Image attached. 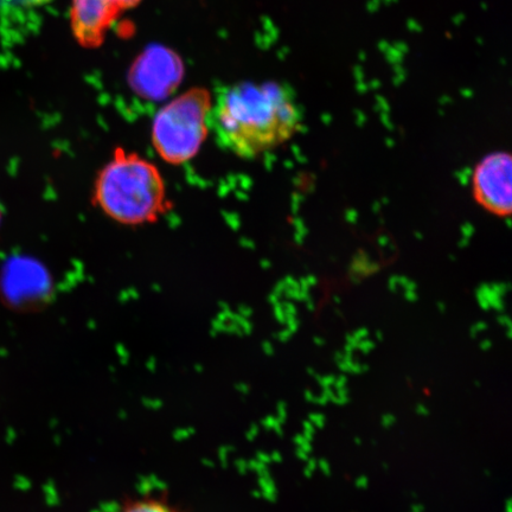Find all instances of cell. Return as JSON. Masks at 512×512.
<instances>
[{
    "label": "cell",
    "mask_w": 512,
    "mask_h": 512,
    "mask_svg": "<svg viewBox=\"0 0 512 512\" xmlns=\"http://www.w3.org/2000/svg\"><path fill=\"white\" fill-rule=\"evenodd\" d=\"M303 120V107L291 86L245 81L221 89L211 106L209 127L223 150L255 159L290 142Z\"/></svg>",
    "instance_id": "obj_1"
},
{
    "label": "cell",
    "mask_w": 512,
    "mask_h": 512,
    "mask_svg": "<svg viewBox=\"0 0 512 512\" xmlns=\"http://www.w3.org/2000/svg\"><path fill=\"white\" fill-rule=\"evenodd\" d=\"M93 200L108 217L126 226L156 222L170 207L157 166L124 149L115 150L99 172Z\"/></svg>",
    "instance_id": "obj_2"
},
{
    "label": "cell",
    "mask_w": 512,
    "mask_h": 512,
    "mask_svg": "<svg viewBox=\"0 0 512 512\" xmlns=\"http://www.w3.org/2000/svg\"><path fill=\"white\" fill-rule=\"evenodd\" d=\"M213 98L206 88H192L160 108L153 119L152 145L164 162L181 165L200 151L210 132Z\"/></svg>",
    "instance_id": "obj_3"
},
{
    "label": "cell",
    "mask_w": 512,
    "mask_h": 512,
    "mask_svg": "<svg viewBox=\"0 0 512 512\" xmlns=\"http://www.w3.org/2000/svg\"><path fill=\"white\" fill-rule=\"evenodd\" d=\"M183 75V63L175 51L151 47L134 61L128 81L133 91L142 98L160 100L176 91Z\"/></svg>",
    "instance_id": "obj_4"
},
{
    "label": "cell",
    "mask_w": 512,
    "mask_h": 512,
    "mask_svg": "<svg viewBox=\"0 0 512 512\" xmlns=\"http://www.w3.org/2000/svg\"><path fill=\"white\" fill-rule=\"evenodd\" d=\"M511 172L512 162L507 152L491 153L473 171L475 200L485 210L499 217L511 213Z\"/></svg>",
    "instance_id": "obj_5"
},
{
    "label": "cell",
    "mask_w": 512,
    "mask_h": 512,
    "mask_svg": "<svg viewBox=\"0 0 512 512\" xmlns=\"http://www.w3.org/2000/svg\"><path fill=\"white\" fill-rule=\"evenodd\" d=\"M123 14L112 0H72L70 27L75 40L83 48H99Z\"/></svg>",
    "instance_id": "obj_6"
},
{
    "label": "cell",
    "mask_w": 512,
    "mask_h": 512,
    "mask_svg": "<svg viewBox=\"0 0 512 512\" xmlns=\"http://www.w3.org/2000/svg\"><path fill=\"white\" fill-rule=\"evenodd\" d=\"M336 367L343 375H362L369 370L367 363L358 361L355 355L347 354L344 351H336L334 355Z\"/></svg>",
    "instance_id": "obj_7"
},
{
    "label": "cell",
    "mask_w": 512,
    "mask_h": 512,
    "mask_svg": "<svg viewBox=\"0 0 512 512\" xmlns=\"http://www.w3.org/2000/svg\"><path fill=\"white\" fill-rule=\"evenodd\" d=\"M119 512H178L168 503L156 498H144L125 505Z\"/></svg>",
    "instance_id": "obj_8"
},
{
    "label": "cell",
    "mask_w": 512,
    "mask_h": 512,
    "mask_svg": "<svg viewBox=\"0 0 512 512\" xmlns=\"http://www.w3.org/2000/svg\"><path fill=\"white\" fill-rule=\"evenodd\" d=\"M369 337V332L367 329L357 330L352 332V334L348 335L345 338L344 352L347 354L355 355L357 344Z\"/></svg>",
    "instance_id": "obj_9"
},
{
    "label": "cell",
    "mask_w": 512,
    "mask_h": 512,
    "mask_svg": "<svg viewBox=\"0 0 512 512\" xmlns=\"http://www.w3.org/2000/svg\"><path fill=\"white\" fill-rule=\"evenodd\" d=\"M304 400L306 402L311 403V405L324 407L326 405H329V399L328 396L323 392V390H320L319 393L313 392L312 389H305L304 390Z\"/></svg>",
    "instance_id": "obj_10"
},
{
    "label": "cell",
    "mask_w": 512,
    "mask_h": 512,
    "mask_svg": "<svg viewBox=\"0 0 512 512\" xmlns=\"http://www.w3.org/2000/svg\"><path fill=\"white\" fill-rule=\"evenodd\" d=\"M335 374H319L317 373L315 376H313V380H315L318 384V387L320 390L329 389L331 387H334L335 381H336Z\"/></svg>",
    "instance_id": "obj_11"
},
{
    "label": "cell",
    "mask_w": 512,
    "mask_h": 512,
    "mask_svg": "<svg viewBox=\"0 0 512 512\" xmlns=\"http://www.w3.org/2000/svg\"><path fill=\"white\" fill-rule=\"evenodd\" d=\"M293 443L296 445L297 450L304 451L309 454L313 452L312 441L305 438L302 433L294 435Z\"/></svg>",
    "instance_id": "obj_12"
},
{
    "label": "cell",
    "mask_w": 512,
    "mask_h": 512,
    "mask_svg": "<svg viewBox=\"0 0 512 512\" xmlns=\"http://www.w3.org/2000/svg\"><path fill=\"white\" fill-rule=\"evenodd\" d=\"M376 348V344L375 342L373 341V339H369L366 338V339H363V341H361L360 343L357 344V347H356V352H358V354H361L363 356H368L371 354V352H373Z\"/></svg>",
    "instance_id": "obj_13"
},
{
    "label": "cell",
    "mask_w": 512,
    "mask_h": 512,
    "mask_svg": "<svg viewBox=\"0 0 512 512\" xmlns=\"http://www.w3.org/2000/svg\"><path fill=\"white\" fill-rule=\"evenodd\" d=\"M307 420L311 422L313 426H315L316 430H323L326 426V416L322 412H311L307 415Z\"/></svg>",
    "instance_id": "obj_14"
},
{
    "label": "cell",
    "mask_w": 512,
    "mask_h": 512,
    "mask_svg": "<svg viewBox=\"0 0 512 512\" xmlns=\"http://www.w3.org/2000/svg\"><path fill=\"white\" fill-rule=\"evenodd\" d=\"M304 463L303 475L305 478L310 479L315 476V473L317 472V459L310 457Z\"/></svg>",
    "instance_id": "obj_15"
},
{
    "label": "cell",
    "mask_w": 512,
    "mask_h": 512,
    "mask_svg": "<svg viewBox=\"0 0 512 512\" xmlns=\"http://www.w3.org/2000/svg\"><path fill=\"white\" fill-rule=\"evenodd\" d=\"M262 488H264L268 499L274 501V499L277 498V488H275V484L271 478H265L264 482H262Z\"/></svg>",
    "instance_id": "obj_16"
},
{
    "label": "cell",
    "mask_w": 512,
    "mask_h": 512,
    "mask_svg": "<svg viewBox=\"0 0 512 512\" xmlns=\"http://www.w3.org/2000/svg\"><path fill=\"white\" fill-rule=\"evenodd\" d=\"M380 422L384 430H392V428L396 425V422H398V418H396L395 414L393 413H384L381 416Z\"/></svg>",
    "instance_id": "obj_17"
},
{
    "label": "cell",
    "mask_w": 512,
    "mask_h": 512,
    "mask_svg": "<svg viewBox=\"0 0 512 512\" xmlns=\"http://www.w3.org/2000/svg\"><path fill=\"white\" fill-rule=\"evenodd\" d=\"M112 2L117 5L121 11L125 12L136 8V6L142 3V0H112Z\"/></svg>",
    "instance_id": "obj_18"
},
{
    "label": "cell",
    "mask_w": 512,
    "mask_h": 512,
    "mask_svg": "<svg viewBox=\"0 0 512 512\" xmlns=\"http://www.w3.org/2000/svg\"><path fill=\"white\" fill-rule=\"evenodd\" d=\"M300 433H302L305 438L313 441V440H315L317 430H316L315 426H313L311 424V422L306 419L305 421H303L302 432H300Z\"/></svg>",
    "instance_id": "obj_19"
},
{
    "label": "cell",
    "mask_w": 512,
    "mask_h": 512,
    "mask_svg": "<svg viewBox=\"0 0 512 512\" xmlns=\"http://www.w3.org/2000/svg\"><path fill=\"white\" fill-rule=\"evenodd\" d=\"M317 471L322 473L325 477H330L332 473V466L328 459H317Z\"/></svg>",
    "instance_id": "obj_20"
},
{
    "label": "cell",
    "mask_w": 512,
    "mask_h": 512,
    "mask_svg": "<svg viewBox=\"0 0 512 512\" xmlns=\"http://www.w3.org/2000/svg\"><path fill=\"white\" fill-rule=\"evenodd\" d=\"M358 490H367L370 485V480L366 475L357 476L354 482Z\"/></svg>",
    "instance_id": "obj_21"
},
{
    "label": "cell",
    "mask_w": 512,
    "mask_h": 512,
    "mask_svg": "<svg viewBox=\"0 0 512 512\" xmlns=\"http://www.w3.org/2000/svg\"><path fill=\"white\" fill-rule=\"evenodd\" d=\"M267 425L270 426L275 433H278L279 435L284 434L283 424H281V421L279 419H267Z\"/></svg>",
    "instance_id": "obj_22"
},
{
    "label": "cell",
    "mask_w": 512,
    "mask_h": 512,
    "mask_svg": "<svg viewBox=\"0 0 512 512\" xmlns=\"http://www.w3.org/2000/svg\"><path fill=\"white\" fill-rule=\"evenodd\" d=\"M415 414L421 416V418H426V416L431 414L430 407L426 405V403H418V405L414 408Z\"/></svg>",
    "instance_id": "obj_23"
},
{
    "label": "cell",
    "mask_w": 512,
    "mask_h": 512,
    "mask_svg": "<svg viewBox=\"0 0 512 512\" xmlns=\"http://www.w3.org/2000/svg\"><path fill=\"white\" fill-rule=\"evenodd\" d=\"M278 419L281 421V424H284V422L287 420L288 416V409L285 402H279L278 403Z\"/></svg>",
    "instance_id": "obj_24"
},
{
    "label": "cell",
    "mask_w": 512,
    "mask_h": 512,
    "mask_svg": "<svg viewBox=\"0 0 512 512\" xmlns=\"http://www.w3.org/2000/svg\"><path fill=\"white\" fill-rule=\"evenodd\" d=\"M12 2H16L17 4L25 5V6H37L50 2V0H12Z\"/></svg>",
    "instance_id": "obj_25"
},
{
    "label": "cell",
    "mask_w": 512,
    "mask_h": 512,
    "mask_svg": "<svg viewBox=\"0 0 512 512\" xmlns=\"http://www.w3.org/2000/svg\"><path fill=\"white\" fill-rule=\"evenodd\" d=\"M486 329H488V325L485 323H477L473 328L471 329V336L473 338L478 337V335L482 334Z\"/></svg>",
    "instance_id": "obj_26"
},
{
    "label": "cell",
    "mask_w": 512,
    "mask_h": 512,
    "mask_svg": "<svg viewBox=\"0 0 512 512\" xmlns=\"http://www.w3.org/2000/svg\"><path fill=\"white\" fill-rule=\"evenodd\" d=\"M492 347H494V343H492L491 339L489 338L482 339V341L479 343L480 350L484 352L490 351Z\"/></svg>",
    "instance_id": "obj_27"
},
{
    "label": "cell",
    "mask_w": 512,
    "mask_h": 512,
    "mask_svg": "<svg viewBox=\"0 0 512 512\" xmlns=\"http://www.w3.org/2000/svg\"><path fill=\"white\" fill-rule=\"evenodd\" d=\"M498 322H499V324L505 326V328L508 329L507 330V337L511 338V325H510L509 318L507 316L499 317Z\"/></svg>",
    "instance_id": "obj_28"
},
{
    "label": "cell",
    "mask_w": 512,
    "mask_h": 512,
    "mask_svg": "<svg viewBox=\"0 0 512 512\" xmlns=\"http://www.w3.org/2000/svg\"><path fill=\"white\" fill-rule=\"evenodd\" d=\"M294 456H296V458L300 460V462H306V460L311 457V454L297 450L296 448V450H294Z\"/></svg>",
    "instance_id": "obj_29"
},
{
    "label": "cell",
    "mask_w": 512,
    "mask_h": 512,
    "mask_svg": "<svg viewBox=\"0 0 512 512\" xmlns=\"http://www.w3.org/2000/svg\"><path fill=\"white\" fill-rule=\"evenodd\" d=\"M411 512H425L424 505L421 503H414L411 507Z\"/></svg>",
    "instance_id": "obj_30"
},
{
    "label": "cell",
    "mask_w": 512,
    "mask_h": 512,
    "mask_svg": "<svg viewBox=\"0 0 512 512\" xmlns=\"http://www.w3.org/2000/svg\"><path fill=\"white\" fill-rule=\"evenodd\" d=\"M313 344L317 345V347H324L325 339L322 337L313 338Z\"/></svg>",
    "instance_id": "obj_31"
},
{
    "label": "cell",
    "mask_w": 512,
    "mask_h": 512,
    "mask_svg": "<svg viewBox=\"0 0 512 512\" xmlns=\"http://www.w3.org/2000/svg\"><path fill=\"white\" fill-rule=\"evenodd\" d=\"M504 512H512V501L511 498H508L504 503Z\"/></svg>",
    "instance_id": "obj_32"
},
{
    "label": "cell",
    "mask_w": 512,
    "mask_h": 512,
    "mask_svg": "<svg viewBox=\"0 0 512 512\" xmlns=\"http://www.w3.org/2000/svg\"><path fill=\"white\" fill-rule=\"evenodd\" d=\"M272 459L274 460L275 463L283 462V456H281V453H279V452H274Z\"/></svg>",
    "instance_id": "obj_33"
},
{
    "label": "cell",
    "mask_w": 512,
    "mask_h": 512,
    "mask_svg": "<svg viewBox=\"0 0 512 512\" xmlns=\"http://www.w3.org/2000/svg\"><path fill=\"white\" fill-rule=\"evenodd\" d=\"M307 374H309L313 379V376L317 374V370L315 368H307Z\"/></svg>",
    "instance_id": "obj_34"
},
{
    "label": "cell",
    "mask_w": 512,
    "mask_h": 512,
    "mask_svg": "<svg viewBox=\"0 0 512 512\" xmlns=\"http://www.w3.org/2000/svg\"><path fill=\"white\" fill-rule=\"evenodd\" d=\"M354 443L356 446H361L363 441H362L361 437H355Z\"/></svg>",
    "instance_id": "obj_35"
},
{
    "label": "cell",
    "mask_w": 512,
    "mask_h": 512,
    "mask_svg": "<svg viewBox=\"0 0 512 512\" xmlns=\"http://www.w3.org/2000/svg\"><path fill=\"white\" fill-rule=\"evenodd\" d=\"M484 473H485V477L491 476V471H489V470H485Z\"/></svg>",
    "instance_id": "obj_36"
},
{
    "label": "cell",
    "mask_w": 512,
    "mask_h": 512,
    "mask_svg": "<svg viewBox=\"0 0 512 512\" xmlns=\"http://www.w3.org/2000/svg\"><path fill=\"white\" fill-rule=\"evenodd\" d=\"M382 467H383L384 470H388L389 469V465L387 463H383Z\"/></svg>",
    "instance_id": "obj_37"
},
{
    "label": "cell",
    "mask_w": 512,
    "mask_h": 512,
    "mask_svg": "<svg viewBox=\"0 0 512 512\" xmlns=\"http://www.w3.org/2000/svg\"><path fill=\"white\" fill-rule=\"evenodd\" d=\"M2 215H3V210H2V207H0V221H2Z\"/></svg>",
    "instance_id": "obj_38"
},
{
    "label": "cell",
    "mask_w": 512,
    "mask_h": 512,
    "mask_svg": "<svg viewBox=\"0 0 512 512\" xmlns=\"http://www.w3.org/2000/svg\"><path fill=\"white\" fill-rule=\"evenodd\" d=\"M376 337H377V339H379V341H382V335L381 334H377Z\"/></svg>",
    "instance_id": "obj_39"
}]
</instances>
